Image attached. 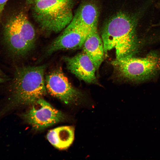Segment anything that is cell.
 <instances>
[{
    "label": "cell",
    "mask_w": 160,
    "mask_h": 160,
    "mask_svg": "<svg viewBox=\"0 0 160 160\" xmlns=\"http://www.w3.org/2000/svg\"><path fill=\"white\" fill-rule=\"evenodd\" d=\"M90 33L71 20L60 34L49 45L46 53L49 55L61 50L80 48L82 47Z\"/></svg>",
    "instance_id": "52a82bcc"
},
{
    "label": "cell",
    "mask_w": 160,
    "mask_h": 160,
    "mask_svg": "<svg viewBox=\"0 0 160 160\" xmlns=\"http://www.w3.org/2000/svg\"><path fill=\"white\" fill-rule=\"evenodd\" d=\"M75 0H43L31 5L32 16L41 29L47 33L63 31L73 17Z\"/></svg>",
    "instance_id": "3957f363"
},
{
    "label": "cell",
    "mask_w": 160,
    "mask_h": 160,
    "mask_svg": "<svg viewBox=\"0 0 160 160\" xmlns=\"http://www.w3.org/2000/svg\"><path fill=\"white\" fill-rule=\"evenodd\" d=\"M99 14L98 7L95 3L85 1L80 5L72 21L90 33L97 29Z\"/></svg>",
    "instance_id": "9c48e42d"
},
{
    "label": "cell",
    "mask_w": 160,
    "mask_h": 160,
    "mask_svg": "<svg viewBox=\"0 0 160 160\" xmlns=\"http://www.w3.org/2000/svg\"><path fill=\"white\" fill-rule=\"evenodd\" d=\"M82 47L84 52L91 60L96 70H98L103 61L105 52L103 41L97 29L88 35Z\"/></svg>",
    "instance_id": "30bf717a"
},
{
    "label": "cell",
    "mask_w": 160,
    "mask_h": 160,
    "mask_svg": "<svg viewBox=\"0 0 160 160\" xmlns=\"http://www.w3.org/2000/svg\"><path fill=\"white\" fill-rule=\"evenodd\" d=\"M41 0H26V2L27 4L31 5L34 2Z\"/></svg>",
    "instance_id": "5bb4252c"
},
{
    "label": "cell",
    "mask_w": 160,
    "mask_h": 160,
    "mask_svg": "<svg viewBox=\"0 0 160 160\" xmlns=\"http://www.w3.org/2000/svg\"><path fill=\"white\" fill-rule=\"evenodd\" d=\"M9 80V79L6 78L0 77V84L3 83Z\"/></svg>",
    "instance_id": "4fadbf2b"
},
{
    "label": "cell",
    "mask_w": 160,
    "mask_h": 160,
    "mask_svg": "<svg viewBox=\"0 0 160 160\" xmlns=\"http://www.w3.org/2000/svg\"><path fill=\"white\" fill-rule=\"evenodd\" d=\"M32 105L30 109L21 116L34 129H43L65 119V116L63 113L42 98Z\"/></svg>",
    "instance_id": "5b68a950"
},
{
    "label": "cell",
    "mask_w": 160,
    "mask_h": 160,
    "mask_svg": "<svg viewBox=\"0 0 160 160\" xmlns=\"http://www.w3.org/2000/svg\"><path fill=\"white\" fill-rule=\"evenodd\" d=\"M0 76L1 77L6 78V76L0 69Z\"/></svg>",
    "instance_id": "9a60e30c"
},
{
    "label": "cell",
    "mask_w": 160,
    "mask_h": 160,
    "mask_svg": "<svg viewBox=\"0 0 160 160\" xmlns=\"http://www.w3.org/2000/svg\"><path fill=\"white\" fill-rule=\"evenodd\" d=\"M9 0H0V25L5 7Z\"/></svg>",
    "instance_id": "7c38bea8"
},
{
    "label": "cell",
    "mask_w": 160,
    "mask_h": 160,
    "mask_svg": "<svg viewBox=\"0 0 160 160\" xmlns=\"http://www.w3.org/2000/svg\"><path fill=\"white\" fill-rule=\"evenodd\" d=\"M1 41L5 53L12 59L25 57L33 49L35 30L23 11L14 12L2 19Z\"/></svg>",
    "instance_id": "7a4b0ae2"
},
{
    "label": "cell",
    "mask_w": 160,
    "mask_h": 160,
    "mask_svg": "<svg viewBox=\"0 0 160 160\" xmlns=\"http://www.w3.org/2000/svg\"><path fill=\"white\" fill-rule=\"evenodd\" d=\"M67 68L79 79L88 83H96V68L84 52L72 57L63 58Z\"/></svg>",
    "instance_id": "ba28073f"
},
{
    "label": "cell",
    "mask_w": 160,
    "mask_h": 160,
    "mask_svg": "<svg viewBox=\"0 0 160 160\" xmlns=\"http://www.w3.org/2000/svg\"><path fill=\"white\" fill-rule=\"evenodd\" d=\"M111 64L120 77L141 81L151 79L160 71V54L152 51L143 57L133 56L116 58Z\"/></svg>",
    "instance_id": "277c9868"
},
{
    "label": "cell",
    "mask_w": 160,
    "mask_h": 160,
    "mask_svg": "<svg viewBox=\"0 0 160 160\" xmlns=\"http://www.w3.org/2000/svg\"><path fill=\"white\" fill-rule=\"evenodd\" d=\"M46 68L42 65L16 68L7 99L0 108V118L17 107L32 105L46 94L44 78Z\"/></svg>",
    "instance_id": "6da1fadb"
},
{
    "label": "cell",
    "mask_w": 160,
    "mask_h": 160,
    "mask_svg": "<svg viewBox=\"0 0 160 160\" xmlns=\"http://www.w3.org/2000/svg\"><path fill=\"white\" fill-rule=\"evenodd\" d=\"M45 81L48 92L65 104H77L82 98V93L72 85L60 68L48 75Z\"/></svg>",
    "instance_id": "8992f818"
},
{
    "label": "cell",
    "mask_w": 160,
    "mask_h": 160,
    "mask_svg": "<svg viewBox=\"0 0 160 160\" xmlns=\"http://www.w3.org/2000/svg\"><path fill=\"white\" fill-rule=\"evenodd\" d=\"M74 128L72 126H64L50 130L47 135L49 141L55 148L65 149L73 143L74 137Z\"/></svg>",
    "instance_id": "8fae6325"
}]
</instances>
